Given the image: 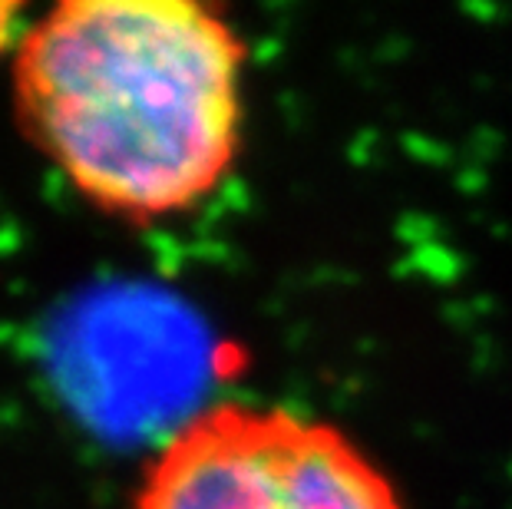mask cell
<instances>
[{
    "label": "cell",
    "mask_w": 512,
    "mask_h": 509,
    "mask_svg": "<svg viewBox=\"0 0 512 509\" xmlns=\"http://www.w3.org/2000/svg\"><path fill=\"white\" fill-rule=\"evenodd\" d=\"M248 47L195 0H63L10 63L20 133L106 215L159 222L235 169Z\"/></svg>",
    "instance_id": "obj_1"
},
{
    "label": "cell",
    "mask_w": 512,
    "mask_h": 509,
    "mask_svg": "<svg viewBox=\"0 0 512 509\" xmlns=\"http://www.w3.org/2000/svg\"><path fill=\"white\" fill-rule=\"evenodd\" d=\"M129 509H407L341 427L288 407L219 404L172 433Z\"/></svg>",
    "instance_id": "obj_2"
},
{
    "label": "cell",
    "mask_w": 512,
    "mask_h": 509,
    "mask_svg": "<svg viewBox=\"0 0 512 509\" xmlns=\"http://www.w3.org/2000/svg\"><path fill=\"white\" fill-rule=\"evenodd\" d=\"M14 17H17V7L0 4V47H7V43H14V47H17V40L24 37V30H20V34H17Z\"/></svg>",
    "instance_id": "obj_3"
}]
</instances>
